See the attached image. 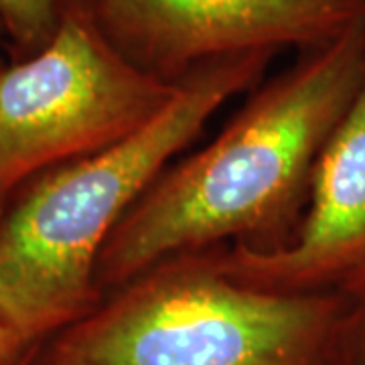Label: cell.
I'll return each mask as SVG.
<instances>
[{
    "mask_svg": "<svg viewBox=\"0 0 365 365\" xmlns=\"http://www.w3.org/2000/svg\"><path fill=\"white\" fill-rule=\"evenodd\" d=\"M365 83V21L262 79L222 132L158 175L108 240L102 299L170 258L290 244L317 165Z\"/></svg>",
    "mask_w": 365,
    "mask_h": 365,
    "instance_id": "1",
    "label": "cell"
},
{
    "mask_svg": "<svg viewBox=\"0 0 365 365\" xmlns=\"http://www.w3.org/2000/svg\"><path fill=\"white\" fill-rule=\"evenodd\" d=\"M276 55L195 67L144 128L29 185L0 222V323L33 347L93 311L102 302L98 262L126 213L227 100L260 83Z\"/></svg>",
    "mask_w": 365,
    "mask_h": 365,
    "instance_id": "2",
    "label": "cell"
},
{
    "mask_svg": "<svg viewBox=\"0 0 365 365\" xmlns=\"http://www.w3.org/2000/svg\"><path fill=\"white\" fill-rule=\"evenodd\" d=\"M337 314V292L256 290L201 252L106 294L33 365H323Z\"/></svg>",
    "mask_w": 365,
    "mask_h": 365,
    "instance_id": "3",
    "label": "cell"
},
{
    "mask_svg": "<svg viewBox=\"0 0 365 365\" xmlns=\"http://www.w3.org/2000/svg\"><path fill=\"white\" fill-rule=\"evenodd\" d=\"M175 93L118 51L90 0H61L49 43L0 69V207L23 182L144 128Z\"/></svg>",
    "mask_w": 365,
    "mask_h": 365,
    "instance_id": "4",
    "label": "cell"
},
{
    "mask_svg": "<svg viewBox=\"0 0 365 365\" xmlns=\"http://www.w3.org/2000/svg\"><path fill=\"white\" fill-rule=\"evenodd\" d=\"M108 39L165 83L240 53L307 51L365 21V0H90Z\"/></svg>",
    "mask_w": 365,
    "mask_h": 365,
    "instance_id": "5",
    "label": "cell"
},
{
    "mask_svg": "<svg viewBox=\"0 0 365 365\" xmlns=\"http://www.w3.org/2000/svg\"><path fill=\"white\" fill-rule=\"evenodd\" d=\"M235 282L266 292H335L365 268V83L317 165L299 230L274 252H203Z\"/></svg>",
    "mask_w": 365,
    "mask_h": 365,
    "instance_id": "6",
    "label": "cell"
},
{
    "mask_svg": "<svg viewBox=\"0 0 365 365\" xmlns=\"http://www.w3.org/2000/svg\"><path fill=\"white\" fill-rule=\"evenodd\" d=\"M61 0H0V25L14 47V61L41 51L59 25Z\"/></svg>",
    "mask_w": 365,
    "mask_h": 365,
    "instance_id": "7",
    "label": "cell"
},
{
    "mask_svg": "<svg viewBox=\"0 0 365 365\" xmlns=\"http://www.w3.org/2000/svg\"><path fill=\"white\" fill-rule=\"evenodd\" d=\"M335 292L339 314L323 365H365V268Z\"/></svg>",
    "mask_w": 365,
    "mask_h": 365,
    "instance_id": "8",
    "label": "cell"
},
{
    "mask_svg": "<svg viewBox=\"0 0 365 365\" xmlns=\"http://www.w3.org/2000/svg\"><path fill=\"white\" fill-rule=\"evenodd\" d=\"M37 345H26L6 325L0 323V365H16Z\"/></svg>",
    "mask_w": 365,
    "mask_h": 365,
    "instance_id": "9",
    "label": "cell"
},
{
    "mask_svg": "<svg viewBox=\"0 0 365 365\" xmlns=\"http://www.w3.org/2000/svg\"><path fill=\"white\" fill-rule=\"evenodd\" d=\"M39 347L41 345H37L35 349H31V353H29L26 357H23V359H21L16 365H33V361H35V355H37V351H39Z\"/></svg>",
    "mask_w": 365,
    "mask_h": 365,
    "instance_id": "10",
    "label": "cell"
},
{
    "mask_svg": "<svg viewBox=\"0 0 365 365\" xmlns=\"http://www.w3.org/2000/svg\"><path fill=\"white\" fill-rule=\"evenodd\" d=\"M6 35H4V29H2V25H0V43H2V39H4Z\"/></svg>",
    "mask_w": 365,
    "mask_h": 365,
    "instance_id": "11",
    "label": "cell"
},
{
    "mask_svg": "<svg viewBox=\"0 0 365 365\" xmlns=\"http://www.w3.org/2000/svg\"><path fill=\"white\" fill-rule=\"evenodd\" d=\"M0 69H2V63H0Z\"/></svg>",
    "mask_w": 365,
    "mask_h": 365,
    "instance_id": "12",
    "label": "cell"
}]
</instances>
